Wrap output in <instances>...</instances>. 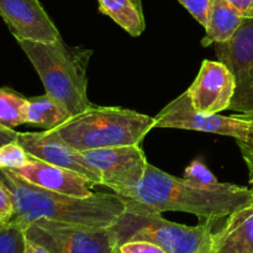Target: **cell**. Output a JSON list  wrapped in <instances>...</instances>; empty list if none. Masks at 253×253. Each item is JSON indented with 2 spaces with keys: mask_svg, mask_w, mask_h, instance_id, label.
Wrapping results in <instances>:
<instances>
[{
  "mask_svg": "<svg viewBox=\"0 0 253 253\" xmlns=\"http://www.w3.org/2000/svg\"><path fill=\"white\" fill-rule=\"evenodd\" d=\"M118 195L126 208L158 214L182 211L212 221L226 219L249 204L252 197L249 187L225 183L219 189H204L185 178L168 174L151 163L137 187Z\"/></svg>",
  "mask_w": 253,
  "mask_h": 253,
  "instance_id": "1",
  "label": "cell"
},
{
  "mask_svg": "<svg viewBox=\"0 0 253 253\" xmlns=\"http://www.w3.org/2000/svg\"><path fill=\"white\" fill-rule=\"evenodd\" d=\"M0 182L14 202L15 216L10 222L24 229L37 220L110 227L126 209L118 194L94 193L88 198L71 197L32 184L11 169L0 168Z\"/></svg>",
  "mask_w": 253,
  "mask_h": 253,
  "instance_id": "2",
  "label": "cell"
},
{
  "mask_svg": "<svg viewBox=\"0 0 253 253\" xmlns=\"http://www.w3.org/2000/svg\"><path fill=\"white\" fill-rule=\"evenodd\" d=\"M17 42L41 78L46 94L58 101L72 116L93 105L86 93V71L93 54L91 49L68 46L62 39L53 42Z\"/></svg>",
  "mask_w": 253,
  "mask_h": 253,
  "instance_id": "3",
  "label": "cell"
},
{
  "mask_svg": "<svg viewBox=\"0 0 253 253\" xmlns=\"http://www.w3.org/2000/svg\"><path fill=\"white\" fill-rule=\"evenodd\" d=\"M152 116L116 106L91 105L53 128L61 140L79 152L140 145L155 127Z\"/></svg>",
  "mask_w": 253,
  "mask_h": 253,
  "instance_id": "4",
  "label": "cell"
},
{
  "mask_svg": "<svg viewBox=\"0 0 253 253\" xmlns=\"http://www.w3.org/2000/svg\"><path fill=\"white\" fill-rule=\"evenodd\" d=\"M214 222L207 220L204 224L188 226L163 219L158 212L126 208L111 230L118 246L143 240L167 253H212Z\"/></svg>",
  "mask_w": 253,
  "mask_h": 253,
  "instance_id": "5",
  "label": "cell"
},
{
  "mask_svg": "<svg viewBox=\"0 0 253 253\" xmlns=\"http://www.w3.org/2000/svg\"><path fill=\"white\" fill-rule=\"evenodd\" d=\"M158 128H180L202 131L234 137L253 147V115L224 116L219 114H199L194 110L188 91L165 106L155 116Z\"/></svg>",
  "mask_w": 253,
  "mask_h": 253,
  "instance_id": "6",
  "label": "cell"
},
{
  "mask_svg": "<svg viewBox=\"0 0 253 253\" xmlns=\"http://www.w3.org/2000/svg\"><path fill=\"white\" fill-rule=\"evenodd\" d=\"M27 240L49 253H113L118 247L110 227L37 220L25 227Z\"/></svg>",
  "mask_w": 253,
  "mask_h": 253,
  "instance_id": "7",
  "label": "cell"
},
{
  "mask_svg": "<svg viewBox=\"0 0 253 253\" xmlns=\"http://www.w3.org/2000/svg\"><path fill=\"white\" fill-rule=\"evenodd\" d=\"M215 54L234 76L229 110L253 115V19H244L231 40L215 43Z\"/></svg>",
  "mask_w": 253,
  "mask_h": 253,
  "instance_id": "8",
  "label": "cell"
},
{
  "mask_svg": "<svg viewBox=\"0 0 253 253\" xmlns=\"http://www.w3.org/2000/svg\"><path fill=\"white\" fill-rule=\"evenodd\" d=\"M84 160L100 175L101 185L121 194L137 187L147 169V158L140 145L96 148L82 152Z\"/></svg>",
  "mask_w": 253,
  "mask_h": 253,
  "instance_id": "9",
  "label": "cell"
},
{
  "mask_svg": "<svg viewBox=\"0 0 253 253\" xmlns=\"http://www.w3.org/2000/svg\"><path fill=\"white\" fill-rule=\"evenodd\" d=\"M187 91L197 113L219 114L229 110L235 93L234 76L222 62L205 59Z\"/></svg>",
  "mask_w": 253,
  "mask_h": 253,
  "instance_id": "10",
  "label": "cell"
},
{
  "mask_svg": "<svg viewBox=\"0 0 253 253\" xmlns=\"http://www.w3.org/2000/svg\"><path fill=\"white\" fill-rule=\"evenodd\" d=\"M17 142L32 157L78 173L90 180L94 185H101L100 175L86 163L82 152L61 140L53 130L19 132Z\"/></svg>",
  "mask_w": 253,
  "mask_h": 253,
  "instance_id": "11",
  "label": "cell"
},
{
  "mask_svg": "<svg viewBox=\"0 0 253 253\" xmlns=\"http://www.w3.org/2000/svg\"><path fill=\"white\" fill-rule=\"evenodd\" d=\"M249 172L251 200L226 217L222 226L214 232L212 253H253V147L236 141Z\"/></svg>",
  "mask_w": 253,
  "mask_h": 253,
  "instance_id": "12",
  "label": "cell"
},
{
  "mask_svg": "<svg viewBox=\"0 0 253 253\" xmlns=\"http://www.w3.org/2000/svg\"><path fill=\"white\" fill-rule=\"evenodd\" d=\"M0 16L17 41L53 42L61 39L39 0H0Z\"/></svg>",
  "mask_w": 253,
  "mask_h": 253,
  "instance_id": "13",
  "label": "cell"
},
{
  "mask_svg": "<svg viewBox=\"0 0 253 253\" xmlns=\"http://www.w3.org/2000/svg\"><path fill=\"white\" fill-rule=\"evenodd\" d=\"M14 172L27 182L52 192L78 198H88L94 194L91 192L94 184L89 179L32 156H30L26 165L14 169Z\"/></svg>",
  "mask_w": 253,
  "mask_h": 253,
  "instance_id": "14",
  "label": "cell"
},
{
  "mask_svg": "<svg viewBox=\"0 0 253 253\" xmlns=\"http://www.w3.org/2000/svg\"><path fill=\"white\" fill-rule=\"evenodd\" d=\"M244 19L245 17L226 0H212L202 46L209 47L210 44L231 40L241 26Z\"/></svg>",
  "mask_w": 253,
  "mask_h": 253,
  "instance_id": "15",
  "label": "cell"
},
{
  "mask_svg": "<svg viewBox=\"0 0 253 253\" xmlns=\"http://www.w3.org/2000/svg\"><path fill=\"white\" fill-rule=\"evenodd\" d=\"M99 11L113 19L130 36L138 37L145 31L141 0H98Z\"/></svg>",
  "mask_w": 253,
  "mask_h": 253,
  "instance_id": "16",
  "label": "cell"
},
{
  "mask_svg": "<svg viewBox=\"0 0 253 253\" xmlns=\"http://www.w3.org/2000/svg\"><path fill=\"white\" fill-rule=\"evenodd\" d=\"M71 114L48 94L27 98L26 124L40 126L44 130H53L63 125Z\"/></svg>",
  "mask_w": 253,
  "mask_h": 253,
  "instance_id": "17",
  "label": "cell"
},
{
  "mask_svg": "<svg viewBox=\"0 0 253 253\" xmlns=\"http://www.w3.org/2000/svg\"><path fill=\"white\" fill-rule=\"evenodd\" d=\"M27 98L10 89L0 88V125L7 128L26 124Z\"/></svg>",
  "mask_w": 253,
  "mask_h": 253,
  "instance_id": "18",
  "label": "cell"
},
{
  "mask_svg": "<svg viewBox=\"0 0 253 253\" xmlns=\"http://www.w3.org/2000/svg\"><path fill=\"white\" fill-rule=\"evenodd\" d=\"M26 236L24 227L9 222L0 230V253H25Z\"/></svg>",
  "mask_w": 253,
  "mask_h": 253,
  "instance_id": "19",
  "label": "cell"
},
{
  "mask_svg": "<svg viewBox=\"0 0 253 253\" xmlns=\"http://www.w3.org/2000/svg\"><path fill=\"white\" fill-rule=\"evenodd\" d=\"M184 178L193 184L204 188V189H219L225 185V183H220L217 178L210 172L209 168L199 160L193 161L185 168Z\"/></svg>",
  "mask_w": 253,
  "mask_h": 253,
  "instance_id": "20",
  "label": "cell"
},
{
  "mask_svg": "<svg viewBox=\"0 0 253 253\" xmlns=\"http://www.w3.org/2000/svg\"><path fill=\"white\" fill-rule=\"evenodd\" d=\"M30 155L16 141L5 143L0 147V168L1 169H17L26 165Z\"/></svg>",
  "mask_w": 253,
  "mask_h": 253,
  "instance_id": "21",
  "label": "cell"
},
{
  "mask_svg": "<svg viewBox=\"0 0 253 253\" xmlns=\"http://www.w3.org/2000/svg\"><path fill=\"white\" fill-rule=\"evenodd\" d=\"M192 16L203 26H207L209 20L210 10L212 6V0H178Z\"/></svg>",
  "mask_w": 253,
  "mask_h": 253,
  "instance_id": "22",
  "label": "cell"
},
{
  "mask_svg": "<svg viewBox=\"0 0 253 253\" xmlns=\"http://www.w3.org/2000/svg\"><path fill=\"white\" fill-rule=\"evenodd\" d=\"M119 251L120 253H167L162 247L143 240L125 242L119 246Z\"/></svg>",
  "mask_w": 253,
  "mask_h": 253,
  "instance_id": "23",
  "label": "cell"
},
{
  "mask_svg": "<svg viewBox=\"0 0 253 253\" xmlns=\"http://www.w3.org/2000/svg\"><path fill=\"white\" fill-rule=\"evenodd\" d=\"M15 216L14 202L7 188L0 182V221L9 224Z\"/></svg>",
  "mask_w": 253,
  "mask_h": 253,
  "instance_id": "24",
  "label": "cell"
},
{
  "mask_svg": "<svg viewBox=\"0 0 253 253\" xmlns=\"http://www.w3.org/2000/svg\"><path fill=\"white\" fill-rule=\"evenodd\" d=\"M245 19H253V0H226Z\"/></svg>",
  "mask_w": 253,
  "mask_h": 253,
  "instance_id": "25",
  "label": "cell"
},
{
  "mask_svg": "<svg viewBox=\"0 0 253 253\" xmlns=\"http://www.w3.org/2000/svg\"><path fill=\"white\" fill-rule=\"evenodd\" d=\"M17 133L14 128H7L0 125V147L5 143L12 142L17 140Z\"/></svg>",
  "mask_w": 253,
  "mask_h": 253,
  "instance_id": "26",
  "label": "cell"
},
{
  "mask_svg": "<svg viewBox=\"0 0 253 253\" xmlns=\"http://www.w3.org/2000/svg\"><path fill=\"white\" fill-rule=\"evenodd\" d=\"M25 253H49L44 247L35 244L26 239V246H25Z\"/></svg>",
  "mask_w": 253,
  "mask_h": 253,
  "instance_id": "27",
  "label": "cell"
},
{
  "mask_svg": "<svg viewBox=\"0 0 253 253\" xmlns=\"http://www.w3.org/2000/svg\"><path fill=\"white\" fill-rule=\"evenodd\" d=\"M113 253H120V251H119V246L115 247V250H114Z\"/></svg>",
  "mask_w": 253,
  "mask_h": 253,
  "instance_id": "28",
  "label": "cell"
},
{
  "mask_svg": "<svg viewBox=\"0 0 253 253\" xmlns=\"http://www.w3.org/2000/svg\"><path fill=\"white\" fill-rule=\"evenodd\" d=\"M4 226H5V224H4V222H1V221H0V230H1L2 227H4Z\"/></svg>",
  "mask_w": 253,
  "mask_h": 253,
  "instance_id": "29",
  "label": "cell"
}]
</instances>
